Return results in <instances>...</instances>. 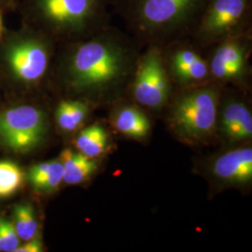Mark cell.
Listing matches in <instances>:
<instances>
[{"instance_id":"cell-1","label":"cell","mask_w":252,"mask_h":252,"mask_svg":"<svg viewBox=\"0 0 252 252\" xmlns=\"http://www.w3.org/2000/svg\"><path fill=\"white\" fill-rule=\"evenodd\" d=\"M135 63L126 37L108 27L76 46L67 61L65 79L79 93L107 94L124 86L134 74Z\"/></svg>"},{"instance_id":"cell-2","label":"cell","mask_w":252,"mask_h":252,"mask_svg":"<svg viewBox=\"0 0 252 252\" xmlns=\"http://www.w3.org/2000/svg\"><path fill=\"white\" fill-rule=\"evenodd\" d=\"M208 1L115 0L113 7L136 36L157 45L192 33Z\"/></svg>"},{"instance_id":"cell-3","label":"cell","mask_w":252,"mask_h":252,"mask_svg":"<svg viewBox=\"0 0 252 252\" xmlns=\"http://www.w3.org/2000/svg\"><path fill=\"white\" fill-rule=\"evenodd\" d=\"M109 0H35L36 16L61 36L94 35L109 27Z\"/></svg>"},{"instance_id":"cell-4","label":"cell","mask_w":252,"mask_h":252,"mask_svg":"<svg viewBox=\"0 0 252 252\" xmlns=\"http://www.w3.org/2000/svg\"><path fill=\"white\" fill-rule=\"evenodd\" d=\"M219 90L213 86H193L175 103L169 116L173 131L189 142L204 141L216 129Z\"/></svg>"},{"instance_id":"cell-5","label":"cell","mask_w":252,"mask_h":252,"mask_svg":"<svg viewBox=\"0 0 252 252\" xmlns=\"http://www.w3.org/2000/svg\"><path fill=\"white\" fill-rule=\"evenodd\" d=\"M252 11V0H209L191 34L207 43L249 35Z\"/></svg>"},{"instance_id":"cell-6","label":"cell","mask_w":252,"mask_h":252,"mask_svg":"<svg viewBox=\"0 0 252 252\" xmlns=\"http://www.w3.org/2000/svg\"><path fill=\"white\" fill-rule=\"evenodd\" d=\"M133 75L135 99L149 108H162L169 98L171 83L160 46H149L137 59Z\"/></svg>"},{"instance_id":"cell-7","label":"cell","mask_w":252,"mask_h":252,"mask_svg":"<svg viewBox=\"0 0 252 252\" xmlns=\"http://www.w3.org/2000/svg\"><path fill=\"white\" fill-rule=\"evenodd\" d=\"M47 130L45 114L24 105L0 113V143L13 153H28L41 142Z\"/></svg>"},{"instance_id":"cell-8","label":"cell","mask_w":252,"mask_h":252,"mask_svg":"<svg viewBox=\"0 0 252 252\" xmlns=\"http://www.w3.org/2000/svg\"><path fill=\"white\" fill-rule=\"evenodd\" d=\"M50 61L49 47L39 38H27L9 47L7 62L20 81L33 83L41 80Z\"/></svg>"},{"instance_id":"cell-9","label":"cell","mask_w":252,"mask_h":252,"mask_svg":"<svg viewBox=\"0 0 252 252\" xmlns=\"http://www.w3.org/2000/svg\"><path fill=\"white\" fill-rule=\"evenodd\" d=\"M249 35L235 36L220 41L208 63L210 77L217 81H243L248 69Z\"/></svg>"},{"instance_id":"cell-10","label":"cell","mask_w":252,"mask_h":252,"mask_svg":"<svg viewBox=\"0 0 252 252\" xmlns=\"http://www.w3.org/2000/svg\"><path fill=\"white\" fill-rule=\"evenodd\" d=\"M170 79L186 87L198 86L210 77L207 60L189 46H179L168 58Z\"/></svg>"},{"instance_id":"cell-11","label":"cell","mask_w":252,"mask_h":252,"mask_svg":"<svg viewBox=\"0 0 252 252\" xmlns=\"http://www.w3.org/2000/svg\"><path fill=\"white\" fill-rule=\"evenodd\" d=\"M213 173L226 183L243 185L252 180V149L239 148L218 157Z\"/></svg>"},{"instance_id":"cell-12","label":"cell","mask_w":252,"mask_h":252,"mask_svg":"<svg viewBox=\"0 0 252 252\" xmlns=\"http://www.w3.org/2000/svg\"><path fill=\"white\" fill-rule=\"evenodd\" d=\"M220 129L231 142L251 139L252 136V112L242 102L233 101L222 111Z\"/></svg>"},{"instance_id":"cell-13","label":"cell","mask_w":252,"mask_h":252,"mask_svg":"<svg viewBox=\"0 0 252 252\" xmlns=\"http://www.w3.org/2000/svg\"><path fill=\"white\" fill-rule=\"evenodd\" d=\"M60 161L63 167V182L68 185L80 184L95 173L98 162L95 158H91L80 153H74L66 149L60 154Z\"/></svg>"},{"instance_id":"cell-14","label":"cell","mask_w":252,"mask_h":252,"mask_svg":"<svg viewBox=\"0 0 252 252\" xmlns=\"http://www.w3.org/2000/svg\"><path fill=\"white\" fill-rule=\"evenodd\" d=\"M63 167L60 160L40 162L31 167L27 179L40 192H53L63 182Z\"/></svg>"},{"instance_id":"cell-15","label":"cell","mask_w":252,"mask_h":252,"mask_svg":"<svg viewBox=\"0 0 252 252\" xmlns=\"http://www.w3.org/2000/svg\"><path fill=\"white\" fill-rule=\"evenodd\" d=\"M113 124L121 134L135 139L144 138L151 130L150 120L141 110L133 107L118 110Z\"/></svg>"},{"instance_id":"cell-16","label":"cell","mask_w":252,"mask_h":252,"mask_svg":"<svg viewBox=\"0 0 252 252\" xmlns=\"http://www.w3.org/2000/svg\"><path fill=\"white\" fill-rule=\"evenodd\" d=\"M75 145L80 153L96 159L108 150V133L99 125L86 127L76 138Z\"/></svg>"},{"instance_id":"cell-17","label":"cell","mask_w":252,"mask_h":252,"mask_svg":"<svg viewBox=\"0 0 252 252\" xmlns=\"http://www.w3.org/2000/svg\"><path fill=\"white\" fill-rule=\"evenodd\" d=\"M88 106L81 101H62L56 110V122L61 130L73 132L88 116Z\"/></svg>"},{"instance_id":"cell-18","label":"cell","mask_w":252,"mask_h":252,"mask_svg":"<svg viewBox=\"0 0 252 252\" xmlns=\"http://www.w3.org/2000/svg\"><path fill=\"white\" fill-rule=\"evenodd\" d=\"M25 174L18 164L9 161L0 162V198L9 197L21 189Z\"/></svg>"},{"instance_id":"cell-19","label":"cell","mask_w":252,"mask_h":252,"mask_svg":"<svg viewBox=\"0 0 252 252\" xmlns=\"http://www.w3.org/2000/svg\"><path fill=\"white\" fill-rule=\"evenodd\" d=\"M13 225L17 232L19 238L27 241L37 234V221L34 209L31 205L22 204L14 207Z\"/></svg>"},{"instance_id":"cell-20","label":"cell","mask_w":252,"mask_h":252,"mask_svg":"<svg viewBox=\"0 0 252 252\" xmlns=\"http://www.w3.org/2000/svg\"><path fill=\"white\" fill-rule=\"evenodd\" d=\"M20 241L13 222L0 216V252H15L20 246Z\"/></svg>"},{"instance_id":"cell-21","label":"cell","mask_w":252,"mask_h":252,"mask_svg":"<svg viewBox=\"0 0 252 252\" xmlns=\"http://www.w3.org/2000/svg\"><path fill=\"white\" fill-rule=\"evenodd\" d=\"M43 245L40 237L36 234L33 238L25 241V244L20 245L15 252H40L43 250Z\"/></svg>"},{"instance_id":"cell-22","label":"cell","mask_w":252,"mask_h":252,"mask_svg":"<svg viewBox=\"0 0 252 252\" xmlns=\"http://www.w3.org/2000/svg\"><path fill=\"white\" fill-rule=\"evenodd\" d=\"M3 34V19H2V14L0 12V39Z\"/></svg>"}]
</instances>
